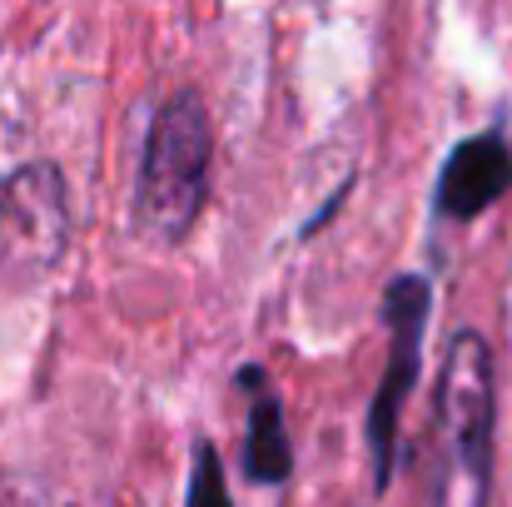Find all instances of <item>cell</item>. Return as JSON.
<instances>
[{
  "label": "cell",
  "instance_id": "obj_7",
  "mask_svg": "<svg viewBox=\"0 0 512 507\" xmlns=\"http://www.w3.org/2000/svg\"><path fill=\"white\" fill-rule=\"evenodd\" d=\"M184 507H234L214 443H194V468H189V498H184Z\"/></svg>",
  "mask_w": 512,
  "mask_h": 507
},
{
  "label": "cell",
  "instance_id": "obj_5",
  "mask_svg": "<svg viewBox=\"0 0 512 507\" xmlns=\"http://www.w3.org/2000/svg\"><path fill=\"white\" fill-rule=\"evenodd\" d=\"M512 184V150L498 130L463 140L438 174V214L448 219H473L493 199H503Z\"/></svg>",
  "mask_w": 512,
  "mask_h": 507
},
{
  "label": "cell",
  "instance_id": "obj_1",
  "mask_svg": "<svg viewBox=\"0 0 512 507\" xmlns=\"http://www.w3.org/2000/svg\"><path fill=\"white\" fill-rule=\"evenodd\" d=\"M209 155H214V135H209V110L194 90H174L160 105V115L150 120L145 135V160L135 179V229L150 244H179L204 199H209Z\"/></svg>",
  "mask_w": 512,
  "mask_h": 507
},
{
  "label": "cell",
  "instance_id": "obj_3",
  "mask_svg": "<svg viewBox=\"0 0 512 507\" xmlns=\"http://www.w3.org/2000/svg\"><path fill=\"white\" fill-rule=\"evenodd\" d=\"M70 244V189L45 160L10 169L0 179V289L40 284Z\"/></svg>",
  "mask_w": 512,
  "mask_h": 507
},
{
  "label": "cell",
  "instance_id": "obj_2",
  "mask_svg": "<svg viewBox=\"0 0 512 507\" xmlns=\"http://www.w3.org/2000/svg\"><path fill=\"white\" fill-rule=\"evenodd\" d=\"M493 353L488 338L463 329L448 343L438 378V507H488L493 493Z\"/></svg>",
  "mask_w": 512,
  "mask_h": 507
},
{
  "label": "cell",
  "instance_id": "obj_4",
  "mask_svg": "<svg viewBox=\"0 0 512 507\" xmlns=\"http://www.w3.org/2000/svg\"><path fill=\"white\" fill-rule=\"evenodd\" d=\"M428 314H433V284L418 274H398L383 294V319H388V368L378 383V398L368 403L363 433H368V453H373V488L388 493L393 468H398V413L403 398L418 378L423 363V334H428Z\"/></svg>",
  "mask_w": 512,
  "mask_h": 507
},
{
  "label": "cell",
  "instance_id": "obj_6",
  "mask_svg": "<svg viewBox=\"0 0 512 507\" xmlns=\"http://www.w3.org/2000/svg\"><path fill=\"white\" fill-rule=\"evenodd\" d=\"M239 383L254 393L249 398V433H244V473L264 488H279L294 468V448H289V428H284V403L269 388L264 368H244Z\"/></svg>",
  "mask_w": 512,
  "mask_h": 507
}]
</instances>
